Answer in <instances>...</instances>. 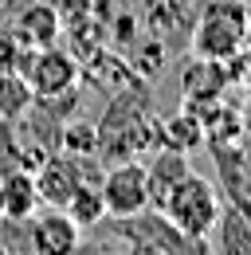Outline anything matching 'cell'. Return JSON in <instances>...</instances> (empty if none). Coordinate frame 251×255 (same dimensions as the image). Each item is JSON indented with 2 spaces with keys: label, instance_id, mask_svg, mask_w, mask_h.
I'll return each instance as SVG.
<instances>
[{
  "label": "cell",
  "instance_id": "15",
  "mask_svg": "<svg viewBox=\"0 0 251 255\" xmlns=\"http://www.w3.org/2000/svg\"><path fill=\"white\" fill-rule=\"evenodd\" d=\"M244 4H251V0H244Z\"/></svg>",
  "mask_w": 251,
  "mask_h": 255
},
{
  "label": "cell",
  "instance_id": "5",
  "mask_svg": "<svg viewBox=\"0 0 251 255\" xmlns=\"http://www.w3.org/2000/svg\"><path fill=\"white\" fill-rule=\"evenodd\" d=\"M28 248L35 255H71L83 248V228L67 216V208L39 204L28 220Z\"/></svg>",
  "mask_w": 251,
  "mask_h": 255
},
{
  "label": "cell",
  "instance_id": "13",
  "mask_svg": "<svg viewBox=\"0 0 251 255\" xmlns=\"http://www.w3.org/2000/svg\"><path fill=\"white\" fill-rule=\"evenodd\" d=\"M212 236H216V244L224 248V252H232V248H251V216L224 212L220 224L212 228Z\"/></svg>",
  "mask_w": 251,
  "mask_h": 255
},
{
  "label": "cell",
  "instance_id": "12",
  "mask_svg": "<svg viewBox=\"0 0 251 255\" xmlns=\"http://www.w3.org/2000/svg\"><path fill=\"white\" fill-rule=\"evenodd\" d=\"M63 208H67V216L79 224L83 232H87V228H94V224H102V220H106V204H102V192H98V185H91V181H83L79 189L71 192Z\"/></svg>",
  "mask_w": 251,
  "mask_h": 255
},
{
  "label": "cell",
  "instance_id": "6",
  "mask_svg": "<svg viewBox=\"0 0 251 255\" xmlns=\"http://www.w3.org/2000/svg\"><path fill=\"white\" fill-rule=\"evenodd\" d=\"M118 228H122L126 244H129L133 252H153V248L157 252H185V248H204V244L181 236L161 212H157V216H145V212L126 216V220H118Z\"/></svg>",
  "mask_w": 251,
  "mask_h": 255
},
{
  "label": "cell",
  "instance_id": "9",
  "mask_svg": "<svg viewBox=\"0 0 251 255\" xmlns=\"http://www.w3.org/2000/svg\"><path fill=\"white\" fill-rule=\"evenodd\" d=\"M83 185V173L75 157H47L35 173V192H39V204H51V208H63L67 196Z\"/></svg>",
  "mask_w": 251,
  "mask_h": 255
},
{
  "label": "cell",
  "instance_id": "14",
  "mask_svg": "<svg viewBox=\"0 0 251 255\" xmlns=\"http://www.w3.org/2000/svg\"><path fill=\"white\" fill-rule=\"evenodd\" d=\"M24 63V47L12 32H0V71H20Z\"/></svg>",
  "mask_w": 251,
  "mask_h": 255
},
{
  "label": "cell",
  "instance_id": "8",
  "mask_svg": "<svg viewBox=\"0 0 251 255\" xmlns=\"http://www.w3.org/2000/svg\"><path fill=\"white\" fill-rule=\"evenodd\" d=\"M39 208V192H35V177L24 169H12L0 177V220L8 224H28Z\"/></svg>",
  "mask_w": 251,
  "mask_h": 255
},
{
  "label": "cell",
  "instance_id": "10",
  "mask_svg": "<svg viewBox=\"0 0 251 255\" xmlns=\"http://www.w3.org/2000/svg\"><path fill=\"white\" fill-rule=\"evenodd\" d=\"M188 169V153H181V149H157L153 153V161H145V173H149V192H153V208L165 200V192L173 189L181 177H185Z\"/></svg>",
  "mask_w": 251,
  "mask_h": 255
},
{
  "label": "cell",
  "instance_id": "2",
  "mask_svg": "<svg viewBox=\"0 0 251 255\" xmlns=\"http://www.w3.org/2000/svg\"><path fill=\"white\" fill-rule=\"evenodd\" d=\"M251 16L244 0H208L192 28V55L208 63H228L248 47Z\"/></svg>",
  "mask_w": 251,
  "mask_h": 255
},
{
  "label": "cell",
  "instance_id": "1",
  "mask_svg": "<svg viewBox=\"0 0 251 255\" xmlns=\"http://www.w3.org/2000/svg\"><path fill=\"white\" fill-rule=\"evenodd\" d=\"M157 212L173 224L181 236L196 240V244H208L212 228L224 216V200H220V189L208 177H200V173L188 169L185 177L165 192V200L157 204Z\"/></svg>",
  "mask_w": 251,
  "mask_h": 255
},
{
  "label": "cell",
  "instance_id": "11",
  "mask_svg": "<svg viewBox=\"0 0 251 255\" xmlns=\"http://www.w3.org/2000/svg\"><path fill=\"white\" fill-rule=\"evenodd\" d=\"M35 106V91L24 71H0V122H20Z\"/></svg>",
  "mask_w": 251,
  "mask_h": 255
},
{
  "label": "cell",
  "instance_id": "4",
  "mask_svg": "<svg viewBox=\"0 0 251 255\" xmlns=\"http://www.w3.org/2000/svg\"><path fill=\"white\" fill-rule=\"evenodd\" d=\"M24 79L31 83L35 98H63L79 87V59L63 47H35V51H24Z\"/></svg>",
  "mask_w": 251,
  "mask_h": 255
},
{
  "label": "cell",
  "instance_id": "7",
  "mask_svg": "<svg viewBox=\"0 0 251 255\" xmlns=\"http://www.w3.org/2000/svg\"><path fill=\"white\" fill-rule=\"evenodd\" d=\"M59 28H63V20L55 4H28V8H20L16 24H12V35L20 39L24 51H35V47H51L59 39Z\"/></svg>",
  "mask_w": 251,
  "mask_h": 255
},
{
  "label": "cell",
  "instance_id": "3",
  "mask_svg": "<svg viewBox=\"0 0 251 255\" xmlns=\"http://www.w3.org/2000/svg\"><path fill=\"white\" fill-rule=\"evenodd\" d=\"M98 192H102V204H106V220H126V216L153 208L149 173H145L141 161H122V165L106 169L102 181H98Z\"/></svg>",
  "mask_w": 251,
  "mask_h": 255
}]
</instances>
